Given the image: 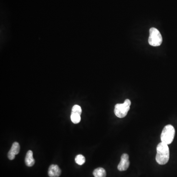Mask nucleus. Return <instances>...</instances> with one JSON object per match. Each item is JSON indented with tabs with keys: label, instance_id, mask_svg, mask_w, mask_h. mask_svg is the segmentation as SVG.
I'll use <instances>...</instances> for the list:
<instances>
[{
	"label": "nucleus",
	"instance_id": "obj_3",
	"mask_svg": "<svg viewBox=\"0 0 177 177\" xmlns=\"http://www.w3.org/2000/svg\"><path fill=\"white\" fill-rule=\"evenodd\" d=\"M130 105L131 101L129 99H126L123 104H117L114 109L115 115L119 118H123L126 116L130 109Z\"/></svg>",
	"mask_w": 177,
	"mask_h": 177
},
{
	"label": "nucleus",
	"instance_id": "obj_4",
	"mask_svg": "<svg viewBox=\"0 0 177 177\" xmlns=\"http://www.w3.org/2000/svg\"><path fill=\"white\" fill-rule=\"evenodd\" d=\"M148 41L149 45L152 46L156 47L161 45L162 43V37L158 29L153 27L149 29Z\"/></svg>",
	"mask_w": 177,
	"mask_h": 177
},
{
	"label": "nucleus",
	"instance_id": "obj_9",
	"mask_svg": "<svg viewBox=\"0 0 177 177\" xmlns=\"http://www.w3.org/2000/svg\"><path fill=\"white\" fill-rule=\"evenodd\" d=\"M93 175L94 177H106V171L104 168L99 167L94 169Z\"/></svg>",
	"mask_w": 177,
	"mask_h": 177
},
{
	"label": "nucleus",
	"instance_id": "obj_8",
	"mask_svg": "<svg viewBox=\"0 0 177 177\" xmlns=\"http://www.w3.org/2000/svg\"><path fill=\"white\" fill-rule=\"evenodd\" d=\"M26 165L28 167H32L34 165L35 160L33 158V153L31 150H29L27 153L25 159Z\"/></svg>",
	"mask_w": 177,
	"mask_h": 177
},
{
	"label": "nucleus",
	"instance_id": "obj_1",
	"mask_svg": "<svg viewBox=\"0 0 177 177\" xmlns=\"http://www.w3.org/2000/svg\"><path fill=\"white\" fill-rule=\"evenodd\" d=\"M170 152L168 145L160 142L156 148V162L160 165H164L169 161Z\"/></svg>",
	"mask_w": 177,
	"mask_h": 177
},
{
	"label": "nucleus",
	"instance_id": "obj_6",
	"mask_svg": "<svg viewBox=\"0 0 177 177\" xmlns=\"http://www.w3.org/2000/svg\"><path fill=\"white\" fill-rule=\"evenodd\" d=\"M20 149L19 144L17 142L13 143L11 149L8 152V156L9 160H13L15 159V155L19 154Z\"/></svg>",
	"mask_w": 177,
	"mask_h": 177
},
{
	"label": "nucleus",
	"instance_id": "obj_5",
	"mask_svg": "<svg viewBox=\"0 0 177 177\" xmlns=\"http://www.w3.org/2000/svg\"><path fill=\"white\" fill-rule=\"evenodd\" d=\"M129 156L127 154H124L121 156V161L118 166V169L120 171H124L128 169L129 166Z\"/></svg>",
	"mask_w": 177,
	"mask_h": 177
},
{
	"label": "nucleus",
	"instance_id": "obj_12",
	"mask_svg": "<svg viewBox=\"0 0 177 177\" xmlns=\"http://www.w3.org/2000/svg\"><path fill=\"white\" fill-rule=\"evenodd\" d=\"M73 113H77L81 115L82 113V109L80 106L78 105H75L72 108V112Z\"/></svg>",
	"mask_w": 177,
	"mask_h": 177
},
{
	"label": "nucleus",
	"instance_id": "obj_2",
	"mask_svg": "<svg viewBox=\"0 0 177 177\" xmlns=\"http://www.w3.org/2000/svg\"><path fill=\"white\" fill-rule=\"evenodd\" d=\"M175 129L171 124L166 125L162 130L161 134V142L169 145L172 142L175 137Z\"/></svg>",
	"mask_w": 177,
	"mask_h": 177
},
{
	"label": "nucleus",
	"instance_id": "obj_7",
	"mask_svg": "<svg viewBox=\"0 0 177 177\" xmlns=\"http://www.w3.org/2000/svg\"><path fill=\"white\" fill-rule=\"evenodd\" d=\"M48 174L50 177H59L61 174V170L57 165H51Z\"/></svg>",
	"mask_w": 177,
	"mask_h": 177
},
{
	"label": "nucleus",
	"instance_id": "obj_11",
	"mask_svg": "<svg viewBox=\"0 0 177 177\" xmlns=\"http://www.w3.org/2000/svg\"><path fill=\"white\" fill-rule=\"evenodd\" d=\"M85 158L82 154H78L75 159V161L77 164L79 165H82L85 162Z\"/></svg>",
	"mask_w": 177,
	"mask_h": 177
},
{
	"label": "nucleus",
	"instance_id": "obj_10",
	"mask_svg": "<svg viewBox=\"0 0 177 177\" xmlns=\"http://www.w3.org/2000/svg\"><path fill=\"white\" fill-rule=\"evenodd\" d=\"M70 119L73 123L75 124H78L81 121L80 115L77 114V113L71 112Z\"/></svg>",
	"mask_w": 177,
	"mask_h": 177
}]
</instances>
